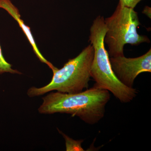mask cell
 <instances>
[{"instance_id": "9c48e42d", "label": "cell", "mask_w": 151, "mask_h": 151, "mask_svg": "<svg viewBox=\"0 0 151 151\" xmlns=\"http://www.w3.org/2000/svg\"><path fill=\"white\" fill-rule=\"evenodd\" d=\"M124 6L131 8L134 9L142 0H119Z\"/></svg>"}, {"instance_id": "ba28073f", "label": "cell", "mask_w": 151, "mask_h": 151, "mask_svg": "<svg viewBox=\"0 0 151 151\" xmlns=\"http://www.w3.org/2000/svg\"><path fill=\"white\" fill-rule=\"evenodd\" d=\"M4 73H18L21 74V73L17 70L12 68V65L6 61L3 56L1 48L0 45V75Z\"/></svg>"}, {"instance_id": "277c9868", "label": "cell", "mask_w": 151, "mask_h": 151, "mask_svg": "<svg viewBox=\"0 0 151 151\" xmlns=\"http://www.w3.org/2000/svg\"><path fill=\"white\" fill-rule=\"evenodd\" d=\"M104 22L107 29L104 43L108 47L110 57L124 55L125 45H138L150 42L147 37L140 35L137 32L141 24L137 13L134 9L124 6L120 1L113 14L104 18Z\"/></svg>"}, {"instance_id": "7a4b0ae2", "label": "cell", "mask_w": 151, "mask_h": 151, "mask_svg": "<svg viewBox=\"0 0 151 151\" xmlns=\"http://www.w3.org/2000/svg\"><path fill=\"white\" fill-rule=\"evenodd\" d=\"M107 30L104 17L98 16L93 21L90 29L89 41L94 49L91 77L97 86L112 93L121 103H130L136 97L138 92L135 88L122 84L114 74L104 43Z\"/></svg>"}, {"instance_id": "52a82bcc", "label": "cell", "mask_w": 151, "mask_h": 151, "mask_svg": "<svg viewBox=\"0 0 151 151\" xmlns=\"http://www.w3.org/2000/svg\"><path fill=\"white\" fill-rule=\"evenodd\" d=\"M58 131L63 135V138L65 139L66 151H84V149L81 146V144L83 142V140H75L69 137L68 136L63 134L59 130H58Z\"/></svg>"}, {"instance_id": "8992f818", "label": "cell", "mask_w": 151, "mask_h": 151, "mask_svg": "<svg viewBox=\"0 0 151 151\" xmlns=\"http://www.w3.org/2000/svg\"><path fill=\"white\" fill-rule=\"evenodd\" d=\"M0 8H2L5 10L17 21L25 35L26 36L30 44L32 46L35 53L40 60L42 62L46 63L47 65L51 68L52 70H54L56 67H55L51 63L47 61L39 50L32 34L30 29L28 26L26 25L23 21L21 19V16L18 9L14 5L10 0H0Z\"/></svg>"}, {"instance_id": "3957f363", "label": "cell", "mask_w": 151, "mask_h": 151, "mask_svg": "<svg viewBox=\"0 0 151 151\" xmlns=\"http://www.w3.org/2000/svg\"><path fill=\"white\" fill-rule=\"evenodd\" d=\"M94 54V48L90 43L76 57L69 59L62 68H56L52 70L53 76L48 84L41 88H29L28 95L36 97L54 90L74 94L88 89Z\"/></svg>"}, {"instance_id": "6da1fadb", "label": "cell", "mask_w": 151, "mask_h": 151, "mask_svg": "<svg viewBox=\"0 0 151 151\" xmlns=\"http://www.w3.org/2000/svg\"><path fill=\"white\" fill-rule=\"evenodd\" d=\"M111 99L110 92L94 84L90 89L74 94L51 92L42 98L38 109L41 114H70L86 124H97L105 116V107Z\"/></svg>"}, {"instance_id": "5b68a950", "label": "cell", "mask_w": 151, "mask_h": 151, "mask_svg": "<svg viewBox=\"0 0 151 151\" xmlns=\"http://www.w3.org/2000/svg\"><path fill=\"white\" fill-rule=\"evenodd\" d=\"M111 68L117 78L125 86L133 88L139 74L151 72V49L142 56L128 58L124 55L110 57Z\"/></svg>"}]
</instances>
